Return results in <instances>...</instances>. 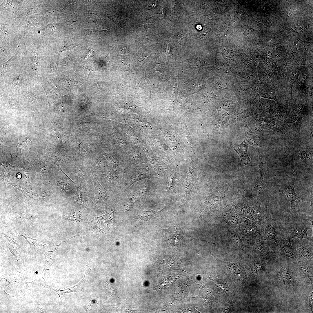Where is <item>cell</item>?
Masks as SVG:
<instances>
[{"label":"cell","mask_w":313,"mask_h":313,"mask_svg":"<svg viewBox=\"0 0 313 313\" xmlns=\"http://www.w3.org/2000/svg\"><path fill=\"white\" fill-rule=\"evenodd\" d=\"M309 228L303 227L296 228L292 232L290 239L298 238L299 239H306L310 240V237L308 236L307 231Z\"/></svg>","instance_id":"obj_9"},{"label":"cell","mask_w":313,"mask_h":313,"mask_svg":"<svg viewBox=\"0 0 313 313\" xmlns=\"http://www.w3.org/2000/svg\"><path fill=\"white\" fill-rule=\"evenodd\" d=\"M214 282L216 285V286L218 287L226 294L228 293L229 289L228 285L219 281L217 282L214 281Z\"/></svg>","instance_id":"obj_15"},{"label":"cell","mask_w":313,"mask_h":313,"mask_svg":"<svg viewBox=\"0 0 313 313\" xmlns=\"http://www.w3.org/2000/svg\"><path fill=\"white\" fill-rule=\"evenodd\" d=\"M248 144L247 142L244 140L243 142L239 145H234L233 147L234 150L239 155L241 161L245 165L248 164L250 160V158L248 157Z\"/></svg>","instance_id":"obj_4"},{"label":"cell","mask_w":313,"mask_h":313,"mask_svg":"<svg viewBox=\"0 0 313 313\" xmlns=\"http://www.w3.org/2000/svg\"><path fill=\"white\" fill-rule=\"evenodd\" d=\"M169 186L172 187L174 184V174H171L170 176H169Z\"/></svg>","instance_id":"obj_18"},{"label":"cell","mask_w":313,"mask_h":313,"mask_svg":"<svg viewBox=\"0 0 313 313\" xmlns=\"http://www.w3.org/2000/svg\"><path fill=\"white\" fill-rule=\"evenodd\" d=\"M281 193L285 199L290 203L292 211L294 213H298L299 204L301 198L295 192L293 184L290 183L285 185L281 189Z\"/></svg>","instance_id":"obj_1"},{"label":"cell","mask_w":313,"mask_h":313,"mask_svg":"<svg viewBox=\"0 0 313 313\" xmlns=\"http://www.w3.org/2000/svg\"><path fill=\"white\" fill-rule=\"evenodd\" d=\"M283 250L284 254L285 256L290 258H293L295 254L291 248L289 246H284Z\"/></svg>","instance_id":"obj_13"},{"label":"cell","mask_w":313,"mask_h":313,"mask_svg":"<svg viewBox=\"0 0 313 313\" xmlns=\"http://www.w3.org/2000/svg\"><path fill=\"white\" fill-rule=\"evenodd\" d=\"M244 130L245 136L244 140L250 145L256 148L258 147L261 140L260 137L253 132L247 125L245 126Z\"/></svg>","instance_id":"obj_6"},{"label":"cell","mask_w":313,"mask_h":313,"mask_svg":"<svg viewBox=\"0 0 313 313\" xmlns=\"http://www.w3.org/2000/svg\"><path fill=\"white\" fill-rule=\"evenodd\" d=\"M148 175L147 169L144 168L134 169L127 179L125 190L128 189L135 183L147 178Z\"/></svg>","instance_id":"obj_3"},{"label":"cell","mask_w":313,"mask_h":313,"mask_svg":"<svg viewBox=\"0 0 313 313\" xmlns=\"http://www.w3.org/2000/svg\"><path fill=\"white\" fill-rule=\"evenodd\" d=\"M265 231L266 235L271 239H274L276 236V233L274 228L270 225H267L265 228Z\"/></svg>","instance_id":"obj_12"},{"label":"cell","mask_w":313,"mask_h":313,"mask_svg":"<svg viewBox=\"0 0 313 313\" xmlns=\"http://www.w3.org/2000/svg\"><path fill=\"white\" fill-rule=\"evenodd\" d=\"M87 267L86 272L85 274L83 279L79 283L74 285L73 287H71L67 289H66L62 291H59V295L61 296L63 294L65 293H70L72 292H79L82 291V289L84 287L86 282L87 278L88 275L90 274L91 269L87 265Z\"/></svg>","instance_id":"obj_5"},{"label":"cell","mask_w":313,"mask_h":313,"mask_svg":"<svg viewBox=\"0 0 313 313\" xmlns=\"http://www.w3.org/2000/svg\"><path fill=\"white\" fill-rule=\"evenodd\" d=\"M300 267L304 274L308 276L310 274V271L308 268L305 265L302 264L300 265Z\"/></svg>","instance_id":"obj_17"},{"label":"cell","mask_w":313,"mask_h":313,"mask_svg":"<svg viewBox=\"0 0 313 313\" xmlns=\"http://www.w3.org/2000/svg\"><path fill=\"white\" fill-rule=\"evenodd\" d=\"M281 281L282 283L284 285H288L289 281L285 276L284 275L282 276Z\"/></svg>","instance_id":"obj_19"},{"label":"cell","mask_w":313,"mask_h":313,"mask_svg":"<svg viewBox=\"0 0 313 313\" xmlns=\"http://www.w3.org/2000/svg\"><path fill=\"white\" fill-rule=\"evenodd\" d=\"M162 232L166 241L175 245L180 243L184 235L180 226L177 224H174L169 228L163 230Z\"/></svg>","instance_id":"obj_2"},{"label":"cell","mask_w":313,"mask_h":313,"mask_svg":"<svg viewBox=\"0 0 313 313\" xmlns=\"http://www.w3.org/2000/svg\"><path fill=\"white\" fill-rule=\"evenodd\" d=\"M225 267L228 272L235 277L242 279V277L244 276V274L242 267L237 264L228 263Z\"/></svg>","instance_id":"obj_7"},{"label":"cell","mask_w":313,"mask_h":313,"mask_svg":"<svg viewBox=\"0 0 313 313\" xmlns=\"http://www.w3.org/2000/svg\"><path fill=\"white\" fill-rule=\"evenodd\" d=\"M258 152L259 158V176L258 179L262 181L264 175V158L263 152L258 147L256 148Z\"/></svg>","instance_id":"obj_10"},{"label":"cell","mask_w":313,"mask_h":313,"mask_svg":"<svg viewBox=\"0 0 313 313\" xmlns=\"http://www.w3.org/2000/svg\"><path fill=\"white\" fill-rule=\"evenodd\" d=\"M309 154L305 151H301L299 153V156L306 163L307 161L311 160L310 158L309 157Z\"/></svg>","instance_id":"obj_16"},{"label":"cell","mask_w":313,"mask_h":313,"mask_svg":"<svg viewBox=\"0 0 313 313\" xmlns=\"http://www.w3.org/2000/svg\"><path fill=\"white\" fill-rule=\"evenodd\" d=\"M138 61L141 64H143L146 61V58L145 57H141L139 59Z\"/></svg>","instance_id":"obj_20"},{"label":"cell","mask_w":313,"mask_h":313,"mask_svg":"<svg viewBox=\"0 0 313 313\" xmlns=\"http://www.w3.org/2000/svg\"><path fill=\"white\" fill-rule=\"evenodd\" d=\"M120 174L119 171H118L111 170L108 171L106 173L105 178L108 181L113 182L119 179Z\"/></svg>","instance_id":"obj_11"},{"label":"cell","mask_w":313,"mask_h":313,"mask_svg":"<svg viewBox=\"0 0 313 313\" xmlns=\"http://www.w3.org/2000/svg\"><path fill=\"white\" fill-rule=\"evenodd\" d=\"M300 252L303 256L307 259H310L312 257L311 254L308 250L305 247L302 246L300 248Z\"/></svg>","instance_id":"obj_14"},{"label":"cell","mask_w":313,"mask_h":313,"mask_svg":"<svg viewBox=\"0 0 313 313\" xmlns=\"http://www.w3.org/2000/svg\"><path fill=\"white\" fill-rule=\"evenodd\" d=\"M93 181L94 188V196H96L102 198L106 197L108 190L101 185L97 179H94Z\"/></svg>","instance_id":"obj_8"}]
</instances>
